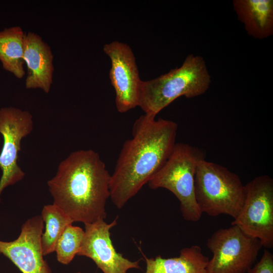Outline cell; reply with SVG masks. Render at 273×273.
<instances>
[{
    "mask_svg": "<svg viewBox=\"0 0 273 273\" xmlns=\"http://www.w3.org/2000/svg\"><path fill=\"white\" fill-rule=\"evenodd\" d=\"M111 174L95 151L72 152L47 182L53 204L73 222L91 223L106 217Z\"/></svg>",
    "mask_w": 273,
    "mask_h": 273,
    "instance_id": "obj_2",
    "label": "cell"
},
{
    "mask_svg": "<svg viewBox=\"0 0 273 273\" xmlns=\"http://www.w3.org/2000/svg\"><path fill=\"white\" fill-rule=\"evenodd\" d=\"M212 253L208 273H247L262 247L260 241L236 225L216 230L207 240Z\"/></svg>",
    "mask_w": 273,
    "mask_h": 273,
    "instance_id": "obj_6",
    "label": "cell"
},
{
    "mask_svg": "<svg viewBox=\"0 0 273 273\" xmlns=\"http://www.w3.org/2000/svg\"><path fill=\"white\" fill-rule=\"evenodd\" d=\"M103 51L111 62L109 77L115 92L116 109L125 113L139 106L142 80L135 57L128 45L118 41L105 44Z\"/></svg>",
    "mask_w": 273,
    "mask_h": 273,
    "instance_id": "obj_9",
    "label": "cell"
},
{
    "mask_svg": "<svg viewBox=\"0 0 273 273\" xmlns=\"http://www.w3.org/2000/svg\"><path fill=\"white\" fill-rule=\"evenodd\" d=\"M75 273H81L80 272H75Z\"/></svg>",
    "mask_w": 273,
    "mask_h": 273,
    "instance_id": "obj_19",
    "label": "cell"
},
{
    "mask_svg": "<svg viewBox=\"0 0 273 273\" xmlns=\"http://www.w3.org/2000/svg\"><path fill=\"white\" fill-rule=\"evenodd\" d=\"M117 217L110 223L104 219L85 224L83 239L77 255L92 259L104 273H127L140 268L139 260L132 261L117 252L110 230L117 224Z\"/></svg>",
    "mask_w": 273,
    "mask_h": 273,
    "instance_id": "obj_10",
    "label": "cell"
},
{
    "mask_svg": "<svg viewBox=\"0 0 273 273\" xmlns=\"http://www.w3.org/2000/svg\"><path fill=\"white\" fill-rule=\"evenodd\" d=\"M23 60L27 67V89L40 88L48 94L53 82V55L50 46L38 34L25 33Z\"/></svg>",
    "mask_w": 273,
    "mask_h": 273,
    "instance_id": "obj_12",
    "label": "cell"
},
{
    "mask_svg": "<svg viewBox=\"0 0 273 273\" xmlns=\"http://www.w3.org/2000/svg\"><path fill=\"white\" fill-rule=\"evenodd\" d=\"M245 187L242 208L232 225L258 239L263 247H273V180L268 175L258 176Z\"/></svg>",
    "mask_w": 273,
    "mask_h": 273,
    "instance_id": "obj_7",
    "label": "cell"
},
{
    "mask_svg": "<svg viewBox=\"0 0 273 273\" xmlns=\"http://www.w3.org/2000/svg\"><path fill=\"white\" fill-rule=\"evenodd\" d=\"M31 114L14 107L0 109V133L3 145L0 153V196L6 187L21 180L25 175L18 163L22 140L33 130Z\"/></svg>",
    "mask_w": 273,
    "mask_h": 273,
    "instance_id": "obj_8",
    "label": "cell"
},
{
    "mask_svg": "<svg viewBox=\"0 0 273 273\" xmlns=\"http://www.w3.org/2000/svg\"><path fill=\"white\" fill-rule=\"evenodd\" d=\"M145 114L135 121L110 180V198L122 208L165 163L175 143L177 124Z\"/></svg>",
    "mask_w": 273,
    "mask_h": 273,
    "instance_id": "obj_1",
    "label": "cell"
},
{
    "mask_svg": "<svg viewBox=\"0 0 273 273\" xmlns=\"http://www.w3.org/2000/svg\"><path fill=\"white\" fill-rule=\"evenodd\" d=\"M247 273H273L272 254L265 249L260 260Z\"/></svg>",
    "mask_w": 273,
    "mask_h": 273,
    "instance_id": "obj_18",
    "label": "cell"
},
{
    "mask_svg": "<svg viewBox=\"0 0 273 273\" xmlns=\"http://www.w3.org/2000/svg\"><path fill=\"white\" fill-rule=\"evenodd\" d=\"M205 159L202 151L186 143H176L170 156L148 182L153 190L167 189L180 202L183 218L197 222L202 215L196 202L195 176L199 162Z\"/></svg>",
    "mask_w": 273,
    "mask_h": 273,
    "instance_id": "obj_5",
    "label": "cell"
},
{
    "mask_svg": "<svg viewBox=\"0 0 273 273\" xmlns=\"http://www.w3.org/2000/svg\"><path fill=\"white\" fill-rule=\"evenodd\" d=\"M146 270L145 273H208V257L202 253L199 246L185 247L179 256L164 258L161 256L148 258L145 256Z\"/></svg>",
    "mask_w": 273,
    "mask_h": 273,
    "instance_id": "obj_14",
    "label": "cell"
},
{
    "mask_svg": "<svg viewBox=\"0 0 273 273\" xmlns=\"http://www.w3.org/2000/svg\"><path fill=\"white\" fill-rule=\"evenodd\" d=\"M195 193L202 213L211 216L225 214L235 219L243 204L245 187L237 174L204 159L197 167Z\"/></svg>",
    "mask_w": 273,
    "mask_h": 273,
    "instance_id": "obj_4",
    "label": "cell"
},
{
    "mask_svg": "<svg viewBox=\"0 0 273 273\" xmlns=\"http://www.w3.org/2000/svg\"><path fill=\"white\" fill-rule=\"evenodd\" d=\"M211 83L204 59L188 55L178 68L157 78L142 81L139 107L145 114L156 116L178 98H192L204 94Z\"/></svg>",
    "mask_w": 273,
    "mask_h": 273,
    "instance_id": "obj_3",
    "label": "cell"
},
{
    "mask_svg": "<svg viewBox=\"0 0 273 273\" xmlns=\"http://www.w3.org/2000/svg\"><path fill=\"white\" fill-rule=\"evenodd\" d=\"M41 216L45 223V230L41 237L43 256L55 251L57 243L66 228L74 222L60 208L54 204L43 206Z\"/></svg>",
    "mask_w": 273,
    "mask_h": 273,
    "instance_id": "obj_16",
    "label": "cell"
},
{
    "mask_svg": "<svg viewBox=\"0 0 273 273\" xmlns=\"http://www.w3.org/2000/svg\"><path fill=\"white\" fill-rule=\"evenodd\" d=\"M233 6L249 35L262 39L273 34L272 0H234Z\"/></svg>",
    "mask_w": 273,
    "mask_h": 273,
    "instance_id": "obj_13",
    "label": "cell"
},
{
    "mask_svg": "<svg viewBox=\"0 0 273 273\" xmlns=\"http://www.w3.org/2000/svg\"><path fill=\"white\" fill-rule=\"evenodd\" d=\"M24 36L25 33L19 26L0 31V61L3 68L19 79L25 74Z\"/></svg>",
    "mask_w": 273,
    "mask_h": 273,
    "instance_id": "obj_15",
    "label": "cell"
},
{
    "mask_svg": "<svg viewBox=\"0 0 273 273\" xmlns=\"http://www.w3.org/2000/svg\"><path fill=\"white\" fill-rule=\"evenodd\" d=\"M43 223L41 215L32 217L23 224L16 240H0V254L8 258L22 273H52L41 249Z\"/></svg>",
    "mask_w": 273,
    "mask_h": 273,
    "instance_id": "obj_11",
    "label": "cell"
},
{
    "mask_svg": "<svg viewBox=\"0 0 273 273\" xmlns=\"http://www.w3.org/2000/svg\"><path fill=\"white\" fill-rule=\"evenodd\" d=\"M84 235V231L79 226L71 224L66 228L55 248L58 262L67 265L72 261L80 249Z\"/></svg>",
    "mask_w": 273,
    "mask_h": 273,
    "instance_id": "obj_17",
    "label": "cell"
}]
</instances>
